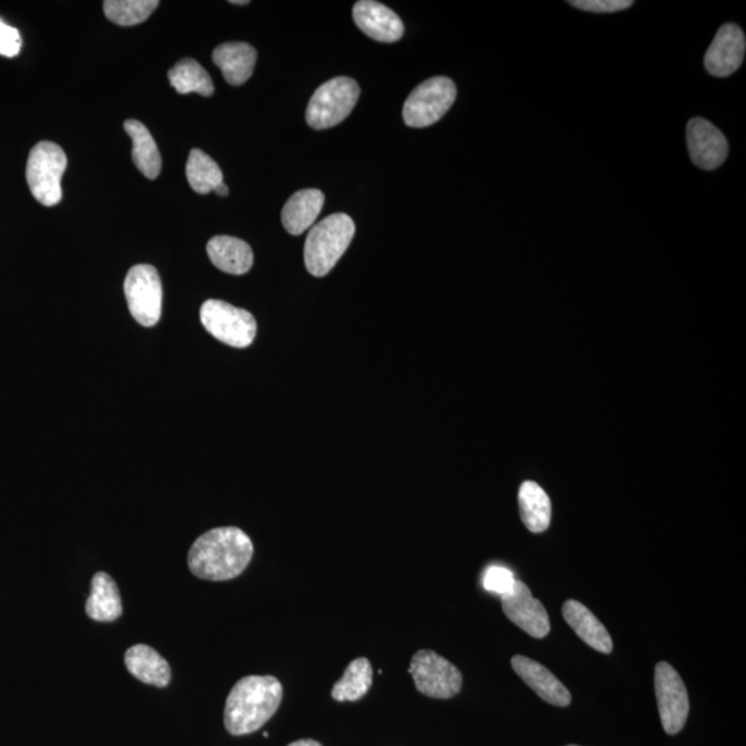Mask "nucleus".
Returning <instances> with one entry per match:
<instances>
[{
    "label": "nucleus",
    "mask_w": 746,
    "mask_h": 746,
    "mask_svg": "<svg viewBox=\"0 0 746 746\" xmlns=\"http://www.w3.org/2000/svg\"><path fill=\"white\" fill-rule=\"evenodd\" d=\"M125 665L136 679L150 686L166 687L170 682L169 663L159 652L146 644L130 647L125 654Z\"/></svg>",
    "instance_id": "nucleus-20"
},
{
    "label": "nucleus",
    "mask_w": 746,
    "mask_h": 746,
    "mask_svg": "<svg viewBox=\"0 0 746 746\" xmlns=\"http://www.w3.org/2000/svg\"><path fill=\"white\" fill-rule=\"evenodd\" d=\"M325 195L319 190L294 192L281 213L282 225L289 235L301 236L313 227L323 211Z\"/></svg>",
    "instance_id": "nucleus-19"
},
{
    "label": "nucleus",
    "mask_w": 746,
    "mask_h": 746,
    "mask_svg": "<svg viewBox=\"0 0 746 746\" xmlns=\"http://www.w3.org/2000/svg\"><path fill=\"white\" fill-rule=\"evenodd\" d=\"M687 144L694 165L704 170L718 169L728 160V139L707 119L693 118L688 122Z\"/></svg>",
    "instance_id": "nucleus-12"
},
{
    "label": "nucleus",
    "mask_w": 746,
    "mask_h": 746,
    "mask_svg": "<svg viewBox=\"0 0 746 746\" xmlns=\"http://www.w3.org/2000/svg\"><path fill=\"white\" fill-rule=\"evenodd\" d=\"M746 40L744 30L735 24H725L719 28L717 37L705 54V68L719 78L730 76L737 71L745 58Z\"/></svg>",
    "instance_id": "nucleus-13"
},
{
    "label": "nucleus",
    "mask_w": 746,
    "mask_h": 746,
    "mask_svg": "<svg viewBox=\"0 0 746 746\" xmlns=\"http://www.w3.org/2000/svg\"><path fill=\"white\" fill-rule=\"evenodd\" d=\"M125 296L131 317L146 328L155 327L162 314V282L151 264H137L125 278Z\"/></svg>",
    "instance_id": "nucleus-9"
},
{
    "label": "nucleus",
    "mask_w": 746,
    "mask_h": 746,
    "mask_svg": "<svg viewBox=\"0 0 746 746\" xmlns=\"http://www.w3.org/2000/svg\"><path fill=\"white\" fill-rule=\"evenodd\" d=\"M515 582V577H513L510 570L501 566H491L486 568L484 573L483 585L485 591L504 596L506 593L511 592Z\"/></svg>",
    "instance_id": "nucleus-28"
},
{
    "label": "nucleus",
    "mask_w": 746,
    "mask_h": 746,
    "mask_svg": "<svg viewBox=\"0 0 746 746\" xmlns=\"http://www.w3.org/2000/svg\"><path fill=\"white\" fill-rule=\"evenodd\" d=\"M359 93L358 84L347 76H338L319 86L307 105L309 128L324 130L339 125L352 114Z\"/></svg>",
    "instance_id": "nucleus-5"
},
{
    "label": "nucleus",
    "mask_w": 746,
    "mask_h": 746,
    "mask_svg": "<svg viewBox=\"0 0 746 746\" xmlns=\"http://www.w3.org/2000/svg\"><path fill=\"white\" fill-rule=\"evenodd\" d=\"M282 684L274 677H246L228 694L225 725L231 735L257 732L277 712L282 701Z\"/></svg>",
    "instance_id": "nucleus-2"
},
{
    "label": "nucleus",
    "mask_w": 746,
    "mask_h": 746,
    "mask_svg": "<svg viewBox=\"0 0 746 746\" xmlns=\"http://www.w3.org/2000/svg\"><path fill=\"white\" fill-rule=\"evenodd\" d=\"M213 63L222 69L227 84L241 86L251 78L255 69L257 52L245 42L223 43L213 52Z\"/></svg>",
    "instance_id": "nucleus-16"
},
{
    "label": "nucleus",
    "mask_w": 746,
    "mask_h": 746,
    "mask_svg": "<svg viewBox=\"0 0 746 746\" xmlns=\"http://www.w3.org/2000/svg\"><path fill=\"white\" fill-rule=\"evenodd\" d=\"M355 235V225L346 213H334L309 228L304 243V263L314 277H325L337 266Z\"/></svg>",
    "instance_id": "nucleus-3"
},
{
    "label": "nucleus",
    "mask_w": 746,
    "mask_h": 746,
    "mask_svg": "<svg viewBox=\"0 0 746 746\" xmlns=\"http://www.w3.org/2000/svg\"><path fill=\"white\" fill-rule=\"evenodd\" d=\"M409 673L416 690L430 698H453L464 684L459 669L431 649H420L415 654Z\"/></svg>",
    "instance_id": "nucleus-8"
},
{
    "label": "nucleus",
    "mask_w": 746,
    "mask_h": 746,
    "mask_svg": "<svg viewBox=\"0 0 746 746\" xmlns=\"http://www.w3.org/2000/svg\"><path fill=\"white\" fill-rule=\"evenodd\" d=\"M570 4L592 13H617L633 7L632 0H572Z\"/></svg>",
    "instance_id": "nucleus-29"
},
{
    "label": "nucleus",
    "mask_w": 746,
    "mask_h": 746,
    "mask_svg": "<svg viewBox=\"0 0 746 746\" xmlns=\"http://www.w3.org/2000/svg\"><path fill=\"white\" fill-rule=\"evenodd\" d=\"M207 256L220 271L231 276H243L253 266L252 248L240 238L213 237L206 246Z\"/></svg>",
    "instance_id": "nucleus-18"
},
{
    "label": "nucleus",
    "mask_w": 746,
    "mask_h": 746,
    "mask_svg": "<svg viewBox=\"0 0 746 746\" xmlns=\"http://www.w3.org/2000/svg\"><path fill=\"white\" fill-rule=\"evenodd\" d=\"M288 746H323V745L317 743V741H314V739H299V741H294V743L289 744Z\"/></svg>",
    "instance_id": "nucleus-31"
},
{
    "label": "nucleus",
    "mask_w": 746,
    "mask_h": 746,
    "mask_svg": "<svg viewBox=\"0 0 746 746\" xmlns=\"http://www.w3.org/2000/svg\"><path fill=\"white\" fill-rule=\"evenodd\" d=\"M353 17L357 27L378 42H397L404 35V24L392 9L375 0L355 3Z\"/></svg>",
    "instance_id": "nucleus-14"
},
{
    "label": "nucleus",
    "mask_w": 746,
    "mask_h": 746,
    "mask_svg": "<svg viewBox=\"0 0 746 746\" xmlns=\"http://www.w3.org/2000/svg\"><path fill=\"white\" fill-rule=\"evenodd\" d=\"M568 746H578V745H568Z\"/></svg>",
    "instance_id": "nucleus-34"
},
{
    "label": "nucleus",
    "mask_w": 746,
    "mask_h": 746,
    "mask_svg": "<svg viewBox=\"0 0 746 746\" xmlns=\"http://www.w3.org/2000/svg\"><path fill=\"white\" fill-rule=\"evenodd\" d=\"M501 600L505 616L531 637L543 638L549 634V614L524 582L516 580L511 592L501 596Z\"/></svg>",
    "instance_id": "nucleus-11"
},
{
    "label": "nucleus",
    "mask_w": 746,
    "mask_h": 746,
    "mask_svg": "<svg viewBox=\"0 0 746 746\" xmlns=\"http://www.w3.org/2000/svg\"><path fill=\"white\" fill-rule=\"evenodd\" d=\"M372 667L367 658H357L349 663L343 678L332 690V697L337 701H358L372 686Z\"/></svg>",
    "instance_id": "nucleus-25"
},
{
    "label": "nucleus",
    "mask_w": 746,
    "mask_h": 746,
    "mask_svg": "<svg viewBox=\"0 0 746 746\" xmlns=\"http://www.w3.org/2000/svg\"><path fill=\"white\" fill-rule=\"evenodd\" d=\"M252 556L251 538L240 528H213L191 546L189 567L201 580L228 581L246 570Z\"/></svg>",
    "instance_id": "nucleus-1"
},
{
    "label": "nucleus",
    "mask_w": 746,
    "mask_h": 746,
    "mask_svg": "<svg viewBox=\"0 0 746 746\" xmlns=\"http://www.w3.org/2000/svg\"><path fill=\"white\" fill-rule=\"evenodd\" d=\"M86 614L99 622H113L122 616L119 589L109 573H94L90 596L86 600Z\"/></svg>",
    "instance_id": "nucleus-21"
},
{
    "label": "nucleus",
    "mask_w": 746,
    "mask_h": 746,
    "mask_svg": "<svg viewBox=\"0 0 746 746\" xmlns=\"http://www.w3.org/2000/svg\"><path fill=\"white\" fill-rule=\"evenodd\" d=\"M187 180L198 194L206 195L223 182L220 166L204 151L191 150L186 166Z\"/></svg>",
    "instance_id": "nucleus-26"
},
{
    "label": "nucleus",
    "mask_w": 746,
    "mask_h": 746,
    "mask_svg": "<svg viewBox=\"0 0 746 746\" xmlns=\"http://www.w3.org/2000/svg\"><path fill=\"white\" fill-rule=\"evenodd\" d=\"M159 7V0H106L103 4L105 17L121 27L144 23Z\"/></svg>",
    "instance_id": "nucleus-27"
},
{
    "label": "nucleus",
    "mask_w": 746,
    "mask_h": 746,
    "mask_svg": "<svg viewBox=\"0 0 746 746\" xmlns=\"http://www.w3.org/2000/svg\"><path fill=\"white\" fill-rule=\"evenodd\" d=\"M230 3L231 4H240V7H242V4H248L249 2H248V0H242V2H241V0H231Z\"/></svg>",
    "instance_id": "nucleus-33"
},
{
    "label": "nucleus",
    "mask_w": 746,
    "mask_h": 746,
    "mask_svg": "<svg viewBox=\"0 0 746 746\" xmlns=\"http://www.w3.org/2000/svg\"><path fill=\"white\" fill-rule=\"evenodd\" d=\"M22 37L17 28L10 27L0 20V55L15 58L22 50Z\"/></svg>",
    "instance_id": "nucleus-30"
},
{
    "label": "nucleus",
    "mask_w": 746,
    "mask_h": 746,
    "mask_svg": "<svg viewBox=\"0 0 746 746\" xmlns=\"http://www.w3.org/2000/svg\"><path fill=\"white\" fill-rule=\"evenodd\" d=\"M511 667L524 680L527 686L534 690L538 697L542 698L543 701L556 705V707H568L571 704V693L542 663L531 658L516 656L511 658Z\"/></svg>",
    "instance_id": "nucleus-15"
},
{
    "label": "nucleus",
    "mask_w": 746,
    "mask_h": 746,
    "mask_svg": "<svg viewBox=\"0 0 746 746\" xmlns=\"http://www.w3.org/2000/svg\"><path fill=\"white\" fill-rule=\"evenodd\" d=\"M167 76H169L170 85L174 86L177 93H198L205 96V98H210V96L215 93V85H213L211 75L195 60H180L167 73Z\"/></svg>",
    "instance_id": "nucleus-24"
},
{
    "label": "nucleus",
    "mask_w": 746,
    "mask_h": 746,
    "mask_svg": "<svg viewBox=\"0 0 746 746\" xmlns=\"http://www.w3.org/2000/svg\"><path fill=\"white\" fill-rule=\"evenodd\" d=\"M456 100V86L445 76L420 84L405 101L403 118L409 128H428L448 113Z\"/></svg>",
    "instance_id": "nucleus-7"
},
{
    "label": "nucleus",
    "mask_w": 746,
    "mask_h": 746,
    "mask_svg": "<svg viewBox=\"0 0 746 746\" xmlns=\"http://www.w3.org/2000/svg\"><path fill=\"white\" fill-rule=\"evenodd\" d=\"M562 617L572 631L582 638L583 642L595 648L596 652L610 654L612 652V638L606 627L593 616V612L582 603L568 600L562 606Z\"/></svg>",
    "instance_id": "nucleus-17"
},
{
    "label": "nucleus",
    "mask_w": 746,
    "mask_h": 746,
    "mask_svg": "<svg viewBox=\"0 0 746 746\" xmlns=\"http://www.w3.org/2000/svg\"><path fill=\"white\" fill-rule=\"evenodd\" d=\"M519 505L522 522L528 530L540 534L551 526L552 505L549 496L534 481H526L520 486Z\"/></svg>",
    "instance_id": "nucleus-23"
},
{
    "label": "nucleus",
    "mask_w": 746,
    "mask_h": 746,
    "mask_svg": "<svg viewBox=\"0 0 746 746\" xmlns=\"http://www.w3.org/2000/svg\"><path fill=\"white\" fill-rule=\"evenodd\" d=\"M200 317L206 331L228 346L245 349L251 346L256 338L255 317L246 309L232 306L230 303L211 299L202 304Z\"/></svg>",
    "instance_id": "nucleus-6"
},
{
    "label": "nucleus",
    "mask_w": 746,
    "mask_h": 746,
    "mask_svg": "<svg viewBox=\"0 0 746 746\" xmlns=\"http://www.w3.org/2000/svg\"><path fill=\"white\" fill-rule=\"evenodd\" d=\"M126 134L130 136L134 141V150H131V159H134L137 169L143 174L147 179L154 180L160 176L162 169V160L155 140L149 129L146 128L140 121L129 119L125 122Z\"/></svg>",
    "instance_id": "nucleus-22"
},
{
    "label": "nucleus",
    "mask_w": 746,
    "mask_h": 746,
    "mask_svg": "<svg viewBox=\"0 0 746 746\" xmlns=\"http://www.w3.org/2000/svg\"><path fill=\"white\" fill-rule=\"evenodd\" d=\"M656 694L659 717L665 732L674 735L682 732L687 722L690 701L686 684L668 662H658L656 667Z\"/></svg>",
    "instance_id": "nucleus-10"
},
{
    "label": "nucleus",
    "mask_w": 746,
    "mask_h": 746,
    "mask_svg": "<svg viewBox=\"0 0 746 746\" xmlns=\"http://www.w3.org/2000/svg\"><path fill=\"white\" fill-rule=\"evenodd\" d=\"M215 192L217 195L227 197L228 195V187L225 185V182H222V185L216 187Z\"/></svg>",
    "instance_id": "nucleus-32"
},
{
    "label": "nucleus",
    "mask_w": 746,
    "mask_h": 746,
    "mask_svg": "<svg viewBox=\"0 0 746 746\" xmlns=\"http://www.w3.org/2000/svg\"><path fill=\"white\" fill-rule=\"evenodd\" d=\"M67 164L64 150L52 141H40L30 150L25 177L39 204L54 206L63 200L61 179Z\"/></svg>",
    "instance_id": "nucleus-4"
}]
</instances>
